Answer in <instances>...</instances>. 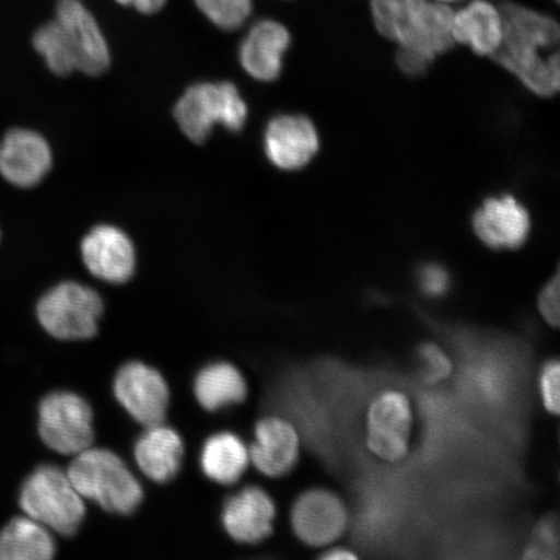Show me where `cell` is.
Listing matches in <instances>:
<instances>
[{
    "mask_svg": "<svg viewBox=\"0 0 560 560\" xmlns=\"http://www.w3.org/2000/svg\"><path fill=\"white\" fill-rule=\"evenodd\" d=\"M196 400L208 411L241 404L247 397V382L240 369L217 362L202 369L194 384Z\"/></svg>",
    "mask_w": 560,
    "mask_h": 560,
    "instance_id": "603a6c76",
    "label": "cell"
},
{
    "mask_svg": "<svg viewBox=\"0 0 560 560\" xmlns=\"http://www.w3.org/2000/svg\"><path fill=\"white\" fill-rule=\"evenodd\" d=\"M33 46L48 69L58 75H68L77 70V58L72 42L58 20L42 25L33 37Z\"/></svg>",
    "mask_w": 560,
    "mask_h": 560,
    "instance_id": "cb8c5ba5",
    "label": "cell"
},
{
    "mask_svg": "<svg viewBox=\"0 0 560 560\" xmlns=\"http://www.w3.org/2000/svg\"><path fill=\"white\" fill-rule=\"evenodd\" d=\"M558 548V535L557 527L551 522L544 523L538 528L535 542L529 546L525 551V558L538 559V558H551L550 552L557 551Z\"/></svg>",
    "mask_w": 560,
    "mask_h": 560,
    "instance_id": "f546056e",
    "label": "cell"
},
{
    "mask_svg": "<svg viewBox=\"0 0 560 560\" xmlns=\"http://www.w3.org/2000/svg\"><path fill=\"white\" fill-rule=\"evenodd\" d=\"M277 515L276 503L258 487L231 495L222 511V523L233 540L258 544L269 537Z\"/></svg>",
    "mask_w": 560,
    "mask_h": 560,
    "instance_id": "2e32d148",
    "label": "cell"
},
{
    "mask_svg": "<svg viewBox=\"0 0 560 560\" xmlns=\"http://www.w3.org/2000/svg\"><path fill=\"white\" fill-rule=\"evenodd\" d=\"M67 474L83 500L109 513L131 514L143 501L142 486L114 452L90 446L75 455Z\"/></svg>",
    "mask_w": 560,
    "mask_h": 560,
    "instance_id": "7a4b0ae2",
    "label": "cell"
},
{
    "mask_svg": "<svg viewBox=\"0 0 560 560\" xmlns=\"http://www.w3.org/2000/svg\"><path fill=\"white\" fill-rule=\"evenodd\" d=\"M83 264L97 279L112 284L129 282L137 268L135 243L121 229L96 226L81 243Z\"/></svg>",
    "mask_w": 560,
    "mask_h": 560,
    "instance_id": "30bf717a",
    "label": "cell"
},
{
    "mask_svg": "<svg viewBox=\"0 0 560 560\" xmlns=\"http://www.w3.org/2000/svg\"><path fill=\"white\" fill-rule=\"evenodd\" d=\"M104 311L95 290L79 282H62L46 293L37 305L42 327L59 340L94 338Z\"/></svg>",
    "mask_w": 560,
    "mask_h": 560,
    "instance_id": "5b68a950",
    "label": "cell"
},
{
    "mask_svg": "<svg viewBox=\"0 0 560 560\" xmlns=\"http://www.w3.org/2000/svg\"><path fill=\"white\" fill-rule=\"evenodd\" d=\"M453 16L450 4L427 0L415 24L398 45L435 60L438 55L450 51L455 44Z\"/></svg>",
    "mask_w": 560,
    "mask_h": 560,
    "instance_id": "ffe728a7",
    "label": "cell"
},
{
    "mask_svg": "<svg viewBox=\"0 0 560 560\" xmlns=\"http://www.w3.org/2000/svg\"><path fill=\"white\" fill-rule=\"evenodd\" d=\"M264 149L270 163L280 171L303 170L317 155V129L301 115H280L266 126Z\"/></svg>",
    "mask_w": 560,
    "mask_h": 560,
    "instance_id": "8fae6325",
    "label": "cell"
},
{
    "mask_svg": "<svg viewBox=\"0 0 560 560\" xmlns=\"http://www.w3.org/2000/svg\"><path fill=\"white\" fill-rule=\"evenodd\" d=\"M502 40L493 58L521 80L532 93L551 96L559 90L557 21L517 3L501 9Z\"/></svg>",
    "mask_w": 560,
    "mask_h": 560,
    "instance_id": "6da1fadb",
    "label": "cell"
},
{
    "mask_svg": "<svg viewBox=\"0 0 560 560\" xmlns=\"http://www.w3.org/2000/svg\"><path fill=\"white\" fill-rule=\"evenodd\" d=\"M559 362L557 360L546 363L541 371L540 389L542 402L546 410L551 415H559L560 389H559Z\"/></svg>",
    "mask_w": 560,
    "mask_h": 560,
    "instance_id": "83f0119b",
    "label": "cell"
},
{
    "mask_svg": "<svg viewBox=\"0 0 560 560\" xmlns=\"http://www.w3.org/2000/svg\"><path fill=\"white\" fill-rule=\"evenodd\" d=\"M290 45L291 35L283 24L276 20L258 21L242 42L241 65L257 81H276L282 73L283 58Z\"/></svg>",
    "mask_w": 560,
    "mask_h": 560,
    "instance_id": "e0dca14e",
    "label": "cell"
},
{
    "mask_svg": "<svg viewBox=\"0 0 560 560\" xmlns=\"http://www.w3.org/2000/svg\"><path fill=\"white\" fill-rule=\"evenodd\" d=\"M249 462L269 478L289 474L298 464L300 436L290 420L280 417L264 418L256 424L255 441Z\"/></svg>",
    "mask_w": 560,
    "mask_h": 560,
    "instance_id": "9a60e30c",
    "label": "cell"
},
{
    "mask_svg": "<svg viewBox=\"0 0 560 560\" xmlns=\"http://www.w3.org/2000/svg\"><path fill=\"white\" fill-rule=\"evenodd\" d=\"M51 530L24 515L0 532V560H48L55 556Z\"/></svg>",
    "mask_w": 560,
    "mask_h": 560,
    "instance_id": "44dd1931",
    "label": "cell"
},
{
    "mask_svg": "<svg viewBox=\"0 0 560 560\" xmlns=\"http://www.w3.org/2000/svg\"><path fill=\"white\" fill-rule=\"evenodd\" d=\"M502 33L501 10L488 0H472L454 12V42L470 47L475 54L493 56L501 45Z\"/></svg>",
    "mask_w": 560,
    "mask_h": 560,
    "instance_id": "d6986e66",
    "label": "cell"
},
{
    "mask_svg": "<svg viewBox=\"0 0 560 560\" xmlns=\"http://www.w3.org/2000/svg\"><path fill=\"white\" fill-rule=\"evenodd\" d=\"M93 410L72 392H54L39 405V435L51 451L77 455L94 443Z\"/></svg>",
    "mask_w": 560,
    "mask_h": 560,
    "instance_id": "8992f818",
    "label": "cell"
},
{
    "mask_svg": "<svg viewBox=\"0 0 560 560\" xmlns=\"http://www.w3.org/2000/svg\"><path fill=\"white\" fill-rule=\"evenodd\" d=\"M412 410L408 396L398 390L377 395L368 410L366 443L371 453L384 460H401L409 452Z\"/></svg>",
    "mask_w": 560,
    "mask_h": 560,
    "instance_id": "52a82bcc",
    "label": "cell"
},
{
    "mask_svg": "<svg viewBox=\"0 0 560 560\" xmlns=\"http://www.w3.org/2000/svg\"><path fill=\"white\" fill-rule=\"evenodd\" d=\"M140 471L155 482H167L180 470L185 446L179 433L163 423L147 427L136 444Z\"/></svg>",
    "mask_w": 560,
    "mask_h": 560,
    "instance_id": "ac0fdd59",
    "label": "cell"
},
{
    "mask_svg": "<svg viewBox=\"0 0 560 560\" xmlns=\"http://www.w3.org/2000/svg\"><path fill=\"white\" fill-rule=\"evenodd\" d=\"M20 506L25 515L61 536H73L86 515L82 495L56 466H42L26 479Z\"/></svg>",
    "mask_w": 560,
    "mask_h": 560,
    "instance_id": "3957f363",
    "label": "cell"
},
{
    "mask_svg": "<svg viewBox=\"0 0 560 560\" xmlns=\"http://www.w3.org/2000/svg\"><path fill=\"white\" fill-rule=\"evenodd\" d=\"M419 359L423 365L425 381L429 383L444 381L452 373L450 357L435 345H423L420 347Z\"/></svg>",
    "mask_w": 560,
    "mask_h": 560,
    "instance_id": "4316f807",
    "label": "cell"
},
{
    "mask_svg": "<svg viewBox=\"0 0 560 560\" xmlns=\"http://www.w3.org/2000/svg\"><path fill=\"white\" fill-rule=\"evenodd\" d=\"M439 3L450 4L454 2H458V0H436Z\"/></svg>",
    "mask_w": 560,
    "mask_h": 560,
    "instance_id": "e575fe53",
    "label": "cell"
},
{
    "mask_svg": "<svg viewBox=\"0 0 560 560\" xmlns=\"http://www.w3.org/2000/svg\"><path fill=\"white\" fill-rule=\"evenodd\" d=\"M118 4L132 7L143 15H153L163 10L167 0H116Z\"/></svg>",
    "mask_w": 560,
    "mask_h": 560,
    "instance_id": "d6a6232c",
    "label": "cell"
},
{
    "mask_svg": "<svg viewBox=\"0 0 560 560\" xmlns=\"http://www.w3.org/2000/svg\"><path fill=\"white\" fill-rule=\"evenodd\" d=\"M397 66L405 74L411 77L422 75L429 70L433 60L409 48L400 47L396 56Z\"/></svg>",
    "mask_w": 560,
    "mask_h": 560,
    "instance_id": "1f68e13d",
    "label": "cell"
},
{
    "mask_svg": "<svg viewBox=\"0 0 560 560\" xmlns=\"http://www.w3.org/2000/svg\"><path fill=\"white\" fill-rule=\"evenodd\" d=\"M559 277L558 275L546 284L538 298V310L549 325H559Z\"/></svg>",
    "mask_w": 560,
    "mask_h": 560,
    "instance_id": "4dcf8cb0",
    "label": "cell"
},
{
    "mask_svg": "<svg viewBox=\"0 0 560 560\" xmlns=\"http://www.w3.org/2000/svg\"><path fill=\"white\" fill-rule=\"evenodd\" d=\"M56 20L65 27L77 58V70L100 75L110 66V51L102 27L82 0H59Z\"/></svg>",
    "mask_w": 560,
    "mask_h": 560,
    "instance_id": "7c38bea8",
    "label": "cell"
},
{
    "mask_svg": "<svg viewBox=\"0 0 560 560\" xmlns=\"http://www.w3.org/2000/svg\"><path fill=\"white\" fill-rule=\"evenodd\" d=\"M51 167V147L38 132L11 130L0 142V174L13 186H37Z\"/></svg>",
    "mask_w": 560,
    "mask_h": 560,
    "instance_id": "4fadbf2b",
    "label": "cell"
},
{
    "mask_svg": "<svg viewBox=\"0 0 560 560\" xmlns=\"http://www.w3.org/2000/svg\"><path fill=\"white\" fill-rule=\"evenodd\" d=\"M210 23L225 32L240 30L254 10L252 0H194Z\"/></svg>",
    "mask_w": 560,
    "mask_h": 560,
    "instance_id": "484cf974",
    "label": "cell"
},
{
    "mask_svg": "<svg viewBox=\"0 0 560 560\" xmlns=\"http://www.w3.org/2000/svg\"><path fill=\"white\" fill-rule=\"evenodd\" d=\"M472 228L489 248L517 249L528 240L530 217L513 196H494L476 210Z\"/></svg>",
    "mask_w": 560,
    "mask_h": 560,
    "instance_id": "5bb4252c",
    "label": "cell"
},
{
    "mask_svg": "<svg viewBox=\"0 0 560 560\" xmlns=\"http://www.w3.org/2000/svg\"><path fill=\"white\" fill-rule=\"evenodd\" d=\"M201 468L217 485L230 486L240 480L249 465V451L240 436L215 433L202 447Z\"/></svg>",
    "mask_w": 560,
    "mask_h": 560,
    "instance_id": "7402d4cb",
    "label": "cell"
},
{
    "mask_svg": "<svg viewBox=\"0 0 560 560\" xmlns=\"http://www.w3.org/2000/svg\"><path fill=\"white\" fill-rule=\"evenodd\" d=\"M292 528L299 540L313 548L332 544L345 534L348 511L339 495L327 489H311L292 508Z\"/></svg>",
    "mask_w": 560,
    "mask_h": 560,
    "instance_id": "9c48e42d",
    "label": "cell"
},
{
    "mask_svg": "<svg viewBox=\"0 0 560 560\" xmlns=\"http://www.w3.org/2000/svg\"><path fill=\"white\" fill-rule=\"evenodd\" d=\"M322 559L327 560H348V559H357V556L353 551L348 549H332L328 550L326 555L320 557Z\"/></svg>",
    "mask_w": 560,
    "mask_h": 560,
    "instance_id": "836d02e7",
    "label": "cell"
},
{
    "mask_svg": "<svg viewBox=\"0 0 560 560\" xmlns=\"http://www.w3.org/2000/svg\"><path fill=\"white\" fill-rule=\"evenodd\" d=\"M427 0H371V15L385 38L400 42L410 31Z\"/></svg>",
    "mask_w": 560,
    "mask_h": 560,
    "instance_id": "d4e9b609",
    "label": "cell"
},
{
    "mask_svg": "<svg viewBox=\"0 0 560 560\" xmlns=\"http://www.w3.org/2000/svg\"><path fill=\"white\" fill-rule=\"evenodd\" d=\"M418 282L425 295L440 298L450 290L451 278L443 266L429 264L419 270Z\"/></svg>",
    "mask_w": 560,
    "mask_h": 560,
    "instance_id": "f1b7e54d",
    "label": "cell"
},
{
    "mask_svg": "<svg viewBox=\"0 0 560 560\" xmlns=\"http://www.w3.org/2000/svg\"><path fill=\"white\" fill-rule=\"evenodd\" d=\"M117 401L132 419L145 427L164 423L170 387L156 369L142 362L126 363L115 377Z\"/></svg>",
    "mask_w": 560,
    "mask_h": 560,
    "instance_id": "ba28073f",
    "label": "cell"
},
{
    "mask_svg": "<svg viewBox=\"0 0 560 560\" xmlns=\"http://www.w3.org/2000/svg\"><path fill=\"white\" fill-rule=\"evenodd\" d=\"M174 117L184 135L196 144L205 143L215 125L230 131L244 128L247 104L231 82L196 83L175 104Z\"/></svg>",
    "mask_w": 560,
    "mask_h": 560,
    "instance_id": "277c9868",
    "label": "cell"
}]
</instances>
